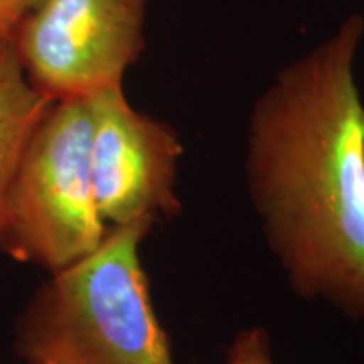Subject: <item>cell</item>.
Returning a JSON list of instances; mask_svg holds the SVG:
<instances>
[{
    "instance_id": "cell-2",
    "label": "cell",
    "mask_w": 364,
    "mask_h": 364,
    "mask_svg": "<svg viewBox=\"0 0 364 364\" xmlns=\"http://www.w3.org/2000/svg\"><path fill=\"white\" fill-rule=\"evenodd\" d=\"M150 225L115 226L97 250L54 272L22 326V356L33 364H172L139 257Z\"/></svg>"
},
{
    "instance_id": "cell-8",
    "label": "cell",
    "mask_w": 364,
    "mask_h": 364,
    "mask_svg": "<svg viewBox=\"0 0 364 364\" xmlns=\"http://www.w3.org/2000/svg\"><path fill=\"white\" fill-rule=\"evenodd\" d=\"M38 0H0V39H11Z\"/></svg>"
},
{
    "instance_id": "cell-1",
    "label": "cell",
    "mask_w": 364,
    "mask_h": 364,
    "mask_svg": "<svg viewBox=\"0 0 364 364\" xmlns=\"http://www.w3.org/2000/svg\"><path fill=\"white\" fill-rule=\"evenodd\" d=\"M364 21L289 66L255 108L248 169L294 285L364 317V103L354 59Z\"/></svg>"
},
{
    "instance_id": "cell-3",
    "label": "cell",
    "mask_w": 364,
    "mask_h": 364,
    "mask_svg": "<svg viewBox=\"0 0 364 364\" xmlns=\"http://www.w3.org/2000/svg\"><path fill=\"white\" fill-rule=\"evenodd\" d=\"M90 98L54 102L36 130L9 199L4 250L53 273L98 248L107 230L91 182Z\"/></svg>"
},
{
    "instance_id": "cell-7",
    "label": "cell",
    "mask_w": 364,
    "mask_h": 364,
    "mask_svg": "<svg viewBox=\"0 0 364 364\" xmlns=\"http://www.w3.org/2000/svg\"><path fill=\"white\" fill-rule=\"evenodd\" d=\"M228 364H273L265 332L262 329L241 332L231 346Z\"/></svg>"
},
{
    "instance_id": "cell-9",
    "label": "cell",
    "mask_w": 364,
    "mask_h": 364,
    "mask_svg": "<svg viewBox=\"0 0 364 364\" xmlns=\"http://www.w3.org/2000/svg\"><path fill=\"white\" fill-rule=\"evenodd\" d=\"M38 364H46V363H38Z\"/></svg>"
},
{
    "instance_id": "cell-5",
    "label": "cell",
    "mask_w": 364,
    "mask_h": 364,
    "mask_svg": "<svg viewBox=\"0 0 364 364\" xmlns=\"http://www.w3.org/2000/svg\"><path fill=\"white\" fill-rule=\"evenodd\" d=\"M93 110L91 182L103 221L115 226L171 215L181 144L169 125L136 112L124 88L90 98Z\"/></svg>"
},
{
    "instance_id": "cell-6",
    "label": "cell",
    "mask_w": 364,
    "mask_h": 364,
    "mask_svg": "<svg viewBox=\"0 0 364 364\" xmlns=\"http://www.w3.org/2000/svg\"><path fill=\"white\" fill-rule=\"evenodd\" d=\"M54 102L36 88L11 39H0V248L17 172L46 112Z\"/></svg>"
},
{
    "instance_id": "cell-4",
    "label": "cell",
    "mask_w": 364,
    "mask_h": 364,
    "mask_svg": "<svg viewBox=\"0 0 364 364\" xmlns=\"http://www.w3.org/2000/svg\"><path fill=\"white\" fill-rule=\"evenodd\" d=\"M147 0H38L11 38L27 78L53 102L122 86L144 49Z\"/></svg>"
}]
</instances>
